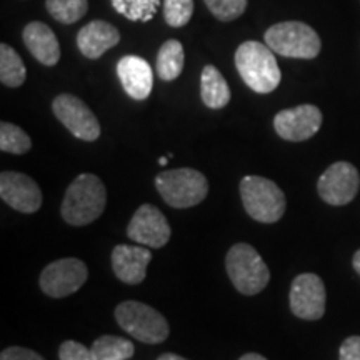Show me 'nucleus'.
<instances>
[{"instance_id": "obj_18", "label": "nucleus", "mask_w": 360, "mask_h": 360, "mask_svg": "<svg viewBox=\"0 0 360 360\" xmlns=\"http://www.w3.org/2000/svg\"><path fill=\"white\" fill-rule=\"evenodd\" d=\"M24 44L42 65L53 67L60 60V45L53 30L44 22H30L25 25Z\"/></svg>"}, {"instance_id": "obj_15", "label": "nucleus", "mask_w": 360, "mask_h": 360, "mask_svg": "<svg viewBox=\"0 0 360 360\" xmlns=\"http://www.w3.org/2000/svg\"><path fill=\"white\" fill-rule=\"evenodd\" d=\"M152 252L143 245H117L112 250V269L115 277L129 285L146 281Z\"/></svg>"}, {"instance_id": "obj_26", "label": "nucleus", "mask_w": 360, "mask_h": 360, "mask_svg": "<svg viewBox=\"0 0 360 360\" xmlns=\"http://www.w3.org/2000/svg\"><path fill=\"white\" fill-rule=\"evenodd\" d=\"M193 0H164V19L170 27H186L192 19Z\"/></svg>"}, {"instance_id": "obj_14", "label": "nucleus", "mask_w": 360, "mask_h": 360, "mask_svg": "<svg viewBox=\"0 0 360 360\" xmlns=\"http://www.w3.org/2000/svg\"><path fill=\"white\" fill-rule=\"evenodd\" d=\"M0 197L22 214H34L42 207V191L29 175L6 170L0 174Z\"/></svg>"}, {"instance_id": "obj_31", "label": "nucleus", "mask_w": 360, "mask_h": 360, "mask_svg": "<svg viewBox=\"0 0 360 360\" xmlns=\"http://www.w3.org/2000/svg\"><path fill=\"white\" fill-rule=\"evenodd\" d=\"M157 360H187V359L180 357V355H177V354H170V352H165V354L159 355V359H157Z\"/></svg>"}, {"instance_id": "obj_13", "label": "nucleus", "mask_w": 360, "mask_h": 360, "mask_svg": "<svg viewBox=\"0 0 360 360\" xmlns=\"http://www.w3.org/2000/svg\"><path fill=\"white\" fill-rule=\"evenodd\" d=\"M322 120L323 117L319 107L304 103L278 112L274 119V129L283 141L304 142L319 132Z\"/></svg>"}, {"instance_id": "obj_5", "label": "nucleus", "mask_w": 360, "mask_h": 360, "mask_svg": "<svg viewBox=\"0 0 360 360\" xmlns=\"http://www.w3.org/2000/svg\"><path fill=\"white\" fill-rule=\"evenodd\" d=\"M225 269L233 287L244 295L260 294L270 281V270L264 259L249 244H236L225 257Z\"/></svg>"}, {"instance_id": "obj_27", "label": "nucleus", "mask_w": 360, "mask_h": 360, "mask_svg": "<svg viewBox=\"0 0 360 360\" xmlns=\"http://www.w3.org/2000/svg\"><path fill=\"white\" fill-rule=\"evenodd\" d=\"M207 8L220 22L238 19L247 8V0H204Z\"/></svg>"}, {"instance_id": "obj_29", "label": "nucleus", "mask_w": 360, "mask_h": 360, "mask_svg": "<svg viewBox=\"0 0 360 360\" xmlns=\"http://www.w3.org/2000/svg\"><path fill=\"white\" fill-rule=\"evenodd\" d=\"M0 360H45L42 355L25 347H7L0 354Z\"/></svg>"}, {"instance_id": "obj_2", "label": "nucleus", "mask_w": 360, "mask_h": 360, "mask_svg": "<svg viewBox=\"0 0 360 360\" xmlns=\"http://www.w3.org/2000/svg\"><path fill=\"white\" fill-rule=\"evenodd\" d=\"M107 204L105 186L97 175L80 174L67 188L60 214L67 224L82 227L101 217Z\"/></svg>"}, {"instance_id": "obj_8", "label": "nucleus", "mask_w": 360, "mask_h": 360, "mask_svg": "<svg viewBox=\"0 0 360 360\" xmlns=\"http://www.w3.org/2000/svg\"><path fill=\"white\" fill-rule=\"evenodd\" d=\"M89 269L80 259L69 257L49 264L40 274V289L52 299H64L87 282Z\"/></svg>"}, {"instance_id": "obj_4", "label": "nucleus", "mask_w": 360, "mask_h": 360, "mask_svg": "<svg viewBox=\"0 0 360 360\" xmlns=\"http://www.w3.org/2000/svg\"><path fill=\"white\" fill-rule=\"evenodd\" d=\"M155 187L165 204L174 209L199 205L209 193L207 177L195 169H172L157 174Z\"/></svg>"}, {"instance_id": "obj_3", "label": "nucleus", "mask_w": 360, "mask_h": 360, "mask_svg": "<svg viewBox=\"0 0 360 360\" xmlns=\"http://www.w3.org/2000/svg\"><path fill=\"white\" fill-rule=\"evenodd\" d=\"M240 197L245 212L257 222L276 224L285 214V195L274 180L245 175L240 182Z\"/></svg>"}, {"instance_id": "obj_32", "label": "nucleus", "mask_w": 360, "mask_h": 360, "mask_svg": "<svg viewBox=\"0 0 360 360\" xmlns=\"http://www.w3.org/2000/svg\"><path fill=\"white\" fill-rule=\"evenodd\" d=\"M238 360H267L264 357V355H260V354H254V352H250V354H245V355H242L240 359Z\"/></svg>"}, {"instance_id": "obj_1", "label": "nucleus", "mask_w": 360, "mask_h": 360, "mask_svg": "<svg viewBox=\"0 0 360 360\" xmlns=\"http://www.w3.org/2000/svg\"><path fill=\"white\" fill-rule=\"evenodd\" d=\"M272 49L267 44L247 40L238 45L236 52V67L247 87L257 94H270L282 80L281 69Z\"/></svg>"}, {"instance_id": "obj_24", "label": "nucleus", "mask_w": 360, "mask_h": 360, "mask_svg": "<svg viewBox=\"0 0 360 360\" xmlns=\"http://www.w3.org/2000/svg\"><path fill=\"white\" fill-rule=\"evenodd\" d=\"M120 15L132 22H150L159 11L160 0H110Z\"/></svg>"}, {"instance_id": "obj_28", "label": "nucleus", "mask_w": 360, "mask_h": 360, "mask_svg": "<svg viewBox=\"0 0 360 360\" xmlns=\"http://www.w3.org/2000/svg\"><path fill=\"white\" fill-rule=\"evenodd\" d=\"M58 359L60 360H94L92 350L85 347L80 342L65 340L58 349Z\"/></svg>"}, {"instance_id": "obj_10", "label": "nucleus", "mask_w": 360, "mask_h": 360, "mask_svg": "<svg viewBox=\"0 0 360 360\" xmlns=\"http://www.w3.org/2000/svg\"><path fill=\"white\" fill-rule=\"evenodd\" d=\"M360 187L359 170L349 162H335L321 175L317 192L330 205H347L355 199Z\"/></svg>"}, {"instance_id": "obj_21", "label": "nucleus", "mask_w": 360, "mask_h": 360, "mask_svg": "<svg viewBox=\"0 0 360 360\" xmlns=\"http://www.w3.org/2000/svg\"><path fill=\"white\" fill-rule=\"evenodd\" d=\"M90 350H92L94 360H129L135 354L132 342L117 335L98 337Z\"/></svg>"}, {"instance_id": "obj_34", "label": "nucleus", "mask_w": 360, "mask_h": 360, "mask_svg": "<svg viewBox=\"0 0 360 360\" xmlns=\"http://www.w3.org/2000/svg\"><path fill=\"white\" fill-rule=\"evenodd\" d=\"M167 160H169V157H160L159 164H160V165H167Z\"/></svg>"}, {"instance_id": "obj_12", "label": "nucleus", "mask_w": 360, "mask_h": 360, "mask_svg": "<svg viewBox=\"0 0 360 360\" xmlns=\"http://www.w3.org/2000/svg\"><path fill=\"white\" fill-rule=\"evenodd\" d=\"M170 225L167 217L150 204H143L135 210L129 222L127 236L130 240L137 242L148 249H160L170 240Z\"/></svg>"}, {"instance_id": "obj_11", "label": "nucleus", "mask_w": 360, "mask_h": 360, "mask_svg": "<svg viewBox=\"0 0 360 360\" xmlns=\"http://www.w3.org/2000/svg\"><path fill=\"white\" fill-rule=\"evenodd\" d=\"M327 292L323 281L315 274H300L290 287V309L295 317L319 321L326 314Z\"/></svg>"}, {"instance_id": "obj_30", "label": "nucleus", "mask_w": 360, "mask_h": 360, "mask_svg": "<svg viewBox=\"0 0 360 360\" xmlns=\"http://www.w3.org/2000/svg\"><path fill=\"white\" fill-rule=\"evenodd\" d=\"M339 360H360V335L344 340L339 350Z\"/></svg>"}, {"instance_id": "obj_20", "label": "nucleus", "mask_w": 360, "mask_h": 360, "mask_svg": "<svg viewBox=\"0 0 360 360\" xmlns=\"http://www.w3.org/2000/svg\"><path fill=\"white\" fill-rule=\"evenodd\" d=\"M184 47L179 40L170 39L162 44L159 53H157V75L165 82H172L180 77L184 70Z\"/></svg>"}, {"instance_id": "obj_22", "label": "nucleus", "mask_w": 360, "mask_h": 360, "mask_svg": "<svg viewBox=\"0 0 360 360\" xmlns=\"http://www.w3.org/2000/svg\"><path fill=\"white\" fill-rule=\"evenodd\" d=\"M27 70L19 53L11 45L0 44V82L7 87H20L24 85Z\"/></svg>"}, {"instance_id": "obj_9", "label": "nucleus", "mask_w": 360, "mask_h": 360, "mask_svg": "<svg viewBox=\"0 0 360 360\" xmlns=\"http://www.w3.org/2000/svg\"><path fill=\"white\" fill-rule=\"evenodd\" d=\"M52 110L60 124L80 141L94 142L101 137V124L96 114L79 97L60 94L53 98Z\"/></svg>"}, {"instance_id": "obj_19", "label": "nucleus", "mask_w": 360, "mask_h": 360, "mask_svg": "<svg viewBox=\"0 0 360 360\" xmlns=\"http://www.w3.org/2000/svg\"><path fill=\"white\" fill-rule=\"evenodd\" d=\"M200 97L209 109H224L231 102V89L217 67L205 65L200 77Z\"/></svg>"}, {"instance_id": "obj_23", "label": "nucleus", "mask_w": 360, "mask_h": 360, "mask_svg": "<svg viewBox=\"0 0 360 360\" xmlns=\"http://www.w3.org/2000/svg\"><path fill=\"white\" fill-rule=\"evenodd\" d=\"M45 8L52 19L70 25L79 22L89 11V0H45Z\"/></svg>"}, {"instance_id": "obj_6", "label": "nucleus", "mask_w": 360, "mask_h": 360, "mask_svg": "<svg viewBox=\"0 0 360 360\" xmlns=\"http://www.w3.org/2000/svg\"><path fill=\"white\" fill-rule=\"evenodd\" d=\"M265 44L282 57L315 58L321 53L322 42L319 34L304 22H281L269 27L264 35Z\"/></svg>"}, {"instance_id": "obj_17", "label": "nucleus", "mask_w": 360, "mask_h": 360, "mask_svg": "<svg viewBox=\"0 0 360 360\" xmlns=\"http://www.w3.org/2000/svg\"><path fill=\"white\" fill-rule=\"evenodd\" d=\"M120 42V34L114 25L105 20H92L84 25L77 34V47L87 58H101L109 49Z\"/></svg>"}, {"instance_id": "obj_33", "label": "nucleus", "mask_w": 360, "mask_h": 360, "mask_svg": "<svg viewBox=\"0 0 360 360\" xmlns=\"http://www.w3.org/2000/svg\"><path fill=\"white\" fill-rule=\"evenodd\" d=\"M352 265H354L355 272H357L359 276H360V250L355 252V255H354V259H352Z\"/></svg>"}, {"instance_id": "obj_16", "label": "nucleus", "mask_w": 360, "mask_h": 360, "mask_svg": "<svg viewBox=\"0 0 360 360\" xmlns=\"http://www.w3.org/2000/svg\"><path fill=\"white\" fill-rule=\"evenodd\" d=\"M117 75L129 97L134 101H146L150 96L154 75L146 58L139 56H125L117 64Z\"/></svg>"}, {"instance_id": "obj_25", "label": "nucleus", "mask_w": 360, "mask_h": 360, "mask_svg": "<svg viewBox=\"0 0 360 360\" xmlns=\"http://www.w3.org/2000/svg\"><path fill=\"white\" fill-rule=\"evenodd\" d=\"M30 148H32V141L24 129L11 122L0 124V150L22 155L27 154Z\"/></svg>"}, {"instance_id": "obj_7", "label": "nucleus", "mask_w": 360, "mask_h": 360, "mask_svg": "<svg viewBox=\"0 0 360 360\" xmlns=\"http://www.w3.org/2000/svg\"><path fill=\"white\" fill-rule=\"evenodd\" d=\"M115 321L130 337L143 344H162L170 332L167 319L159 310L137 300L117 305Z\"/></svg>"}]
</instances>
